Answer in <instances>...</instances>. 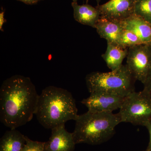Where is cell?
<instances>
[{"instance_id":"5","label":"cell","mask_w":151,"mask_h":151,"mask_svg":"<svg viewBox=\"0 0 151 151\" xmlns=\"http://www.w3.org/2000/svg\"><path fill=\"white\" fill-rule=\"evenodd\" d=\"M119 113L121 122L144 126L151 120V95L144 90L132 92L125 97Z\"/></svg>"},{"instance_id":"10","label":"cell","mask_w":151,"mask_h":151,"mask_svg":"<svg viewBox=\"0 0 151 151\" xmlns=\"http://www.w3.org/2000/svg\"><path fill=\"white\" fill-rule=\"evenodd\" d=\"M124 29L132 32L144 44L151 45V24L134 14L122 22Z\"/></svg>"},{"instance_id":"2","label":"cell","mask_w":151,"mask_h":151,"mask_svg":"<svg viewBox=\"0 0 151 151\" xmlns=\"http://www.w3.org/2000/svg\"><path fill=\"white\" fill-rule=\"evenodd\" d=\"M75 100L70 92L55 86H48L39 96L35 115L40 124L47 129H52L77 116Z\"/></svg>"},{"instance_id":"21","label":"cell","mask_w":151,"mask_h":151,"mask_svg":"<svg viewBox=\"0 0 151 151\" xmlns=\"http://www.w3.org/2000/svg\"><path fill=\"white\" fill-rule=\"evenodd\" d=\"M22 1L26 4H33L37 2L39 0H19Z\"/></svg>"},{"instance_id":"14","label":"cell","mask_w":151,"mask_h":151,"mask_svg":"<svg viewBox=\"0 0 151 151\" xmlns=\"http://www.w3.org/2000/svg\"><path fill=\"white\" fill-rule=\"evenodd\" d=\"M26 142V136L16 129L6 131L0 140V151H22Z\"/></svg>"},{"instance_id":"20","label":"cell","mask_w":151,"mask_h":151,"mask_svg":"<svg viewBox=\"0 0 151 151\" xmlns=\"http://www.w3.org/2000/svg\"><path fill=\"white\" fill-rule=\"evenodd\" d=\"M6 22V19L4 18V12H1L0 14V30L1 31H4L3 28V25Z\"/></svg>"},{"instance_id":"4","label":"cell","mask_w":151,"mask_h":151,"mask_svg":"<svg viewBox=\"0 0 151 151\" xmlns=\"http://www.w3.org/2000/svg\"><path fill=\"white\" fill-rule=\"evenodd\" d=\"M136 81L127 65L110 72H92L86 77L90 94L106 93L123 97L135 91Z\"/></svg>"},{"instance_id":"7","label":"cell","mask_w":151,"mask_h":151,"mask_svg":"<svg viewBox=\"0 0 151 151\" xmlns=\"http://www.w3.org/2000/svg\"><path fill=\"white\" fill-rule=\"evenodd\" d=\"M96 7L101 18L122 22L134 14V0H110Z\"/></svg>"},{"instance_id":"17","label":"cell","mask_w":151,"mask_h":151,"mask_svg":"<svg viewBox=\"0 0 151 151\" xmlns=\"http://www.w3.org/2000/svg\"><path fill=\"white\" fill-rule=\"evenodd\" d=\"M22 151H45V142L32 140L26 136V142Z\"/></svg>"},{"instance_id":"1","label":"cell","mask_w":151,"mask_h":151,"mask_svg":"<svg viewBox=\"0 0 151 151\" xmlns=\"http://www.w3.org/2000/svg\"><path fill=\"white\" fill-rule=\"evenodd\" d=\"M39 95L29 77L14 75L0 89V120L10 129L27 124L35 114Z\"/></svg>"},{"instance_id":"13","label":"cell","mask_w":151,"mask_h":151,"mask_svg":"<svg viewBox=\"0 0 151 151\" xmlns=\"http://www.w3.org/2000/svg\"><path fill=\"white\" fill-rule=\"evenodd\" d=\"M128 49L123 48L118 45L107 42V47L102 57L111 71L119 69L122 65L124 59L127 57Z\"/></svg>"},{"instance_id":"12","label":"cell","mask_w":151,"mask_h":151,"mask_svg":"<svg viewBox=\"0 0 151 151\" xmlns=\"http://www.w3.org/2000/svg\"><path fill=\"white\" fill-rule=\"evenodd\" d=\"M71 5L73 9V16L76 21L95 28L100 18V12L97 8L87 4L79 5L77 2H73Z\"/></svg>"},{"instance_id":"15","label":"cell","mask_w":151,"mask_h":151,"mask_svg":"<svg viewBox=\"0 0 151 151\" xmlns=\"http://www.w3.org/2000/svg\"><path fill=\"white\" fill-rule=\"evenodd\" d=\"M141 44H143V42L137 36L126 29L122 31L118 42V46L123 48H129Z\"/></svg>"},{"instance_id":"22","label":"cell","mask_w":151,"mask_h":151,"mask_svg":"<svg viewBox=\"0 0 151 151\" xmlns=\"http://www.w3.org/2000/svg\"><path fill=\"white\" fill-rule=\"evenodd\" d=\"M96 1L97 3V5H99L100 2V0H96ZM77 1H78V0H73V2H77Z\"/></svg>"},{"instance_id":"11","label":"cell","mask_w":151,"mask_h":151,"mask_svg":"<svg viewBox=\"0 0 151 151\" xmlns=\"http://www.w3.org/2000/svg\"><path fill=\"white\" fill-rule=\"evenodd\" d=\"M95 28L100 37L105 39L107 42L116 45H118L119 38L124 30L122 22L101 18L97 22Z\"/></svg>"},{"instance_id":"19","label":"cell","mask_w":151,"mask_h":151,"mask_svg":"<svg viewBox=\"0 0 151 151\" xmlns=\"http://www.w3.org/2000/svg\"><path fill=\"white\" fill-rule=\"evenodd\" d=\"M144 127H146L148 131L150 134V141L147 147L146 150V151H151V120L149 122H146L144 124Z\"/></svg>"},{"instance_id":"9","label":"cell","mask_w":151,"mask_h":151,"mask_svg":"<svg viewBox=\"0 0 151 151\" xmlns=\"http://www.w3.org/2000/svg\"><path fill=\"white\" fill-rule=\"evenodd\" d=\"M51 135L45 142V151H73L76 145L73 133L65 129V124L52 129Z\"/></svg>"},{"instance_id":"6","label":"cell","mask_w":151,"mask_h":151,"mask_svg":"<svg viewBox=\"0 0 151 151\" xmlns=\"http://www.w3.org/2000/svg\"><path fill=\"white\" fill-rule=\"evenodd\" d=\"M127 65L135 80L145 84L151 71V45L143 44L129 48Z\"/></svg>"},{"instance_id":"3","label":"cell","mask_w":151,"mask_h":151,"mask_svg":"<svg viewBox=\"0 0 151 151\" xmlns=\"http://www.w3.org/2000/svg\"><path fill=\"white\" fill-rule=\"evenodd\" d=\"M73 132L76 145H100L113 137L115 129L121 122L119 113H98L88 111L78 115Z\"/></svg>"},{"instance_id":"23","label":"cell","mask_w":151,"mask_h":151,"mask_svg":"<svg viewBox=\"0 0 151 151\" xmlns=\"http://www.w3.org/2000/svg\"></svg>"},{"instance_id":"16","label":"cell","mask_w":151,"mask_h":151,"mask_svg":"<svg viewBox=\"0 0 151 151\" xmlns=\"http://www.w3.org/2000/svg\"><path fill=\"white\" fill-rule=\"evenodd\" d=\"M134 14L151 24V0H134Z\"/></svg>"},{"instance_id":"8","label":"cell","mask_w":151,"mask_h":151,"mask_svg":"<svg viewBox=\"0 0 151 151\" xmlns=\"http://www.w3.org/2000/svg\"><path fill=\"white\" fill-rule=\"evenodd\" d=\"M125 97L106 93H91L81 103L91 112L113 113L121 108Z\"/></svg>"},{"instance_id":"18","label":"cell","mask_w":151,"mask_h":151,"mask_svg":"<svg viewBox=\"0 0 151 151\" xmlns=\"http://www.w3.org/2000/svg\"><path fill=\"white\" fill-rule=\"evenodd\" d=\"M144 85V88L143 90L151 95V71Z\"/></svg>"}]
</instances>
